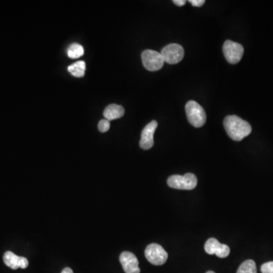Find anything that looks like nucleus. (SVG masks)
Returning <instances> with one entry per match:
<instances>
[{
    "label": "nucleus",
    "mask_w": 273,
    "mask_h": 273,
    "mask_svg": "<svg viewBox=\"0 0 273 273\" xmlns=\"http://www.w3.org/2000/svg\"><path fill=\"white\" fill-rule=\"evenodd\" d=\"M224 127L228 136L235 142H241L252 131L250 124L237 115H228L225 117Z\"/></svg>",
    "instance_id": "obj_1"
},
{
    "label": "nucleus",
    "mask_w": 273,
    "mask_h": 273,
    "mask_svg": "<svg viewBox=\"0 0 273 273\" xmlns=\"http://www.w3.org/2000/svg\"><path fill=\"white\" fill-rule=\"evenodd\" d=\"M185 111L188 121L194 127H203L207 121V114L204 109L195 101H188L185 106Z\"/></svg>",
    "instance_id": "obj_2"
},
{
    "label": "nucleus",
    "mask_w": 273,
    "mask_h": 273,
    "mask_svg": "<svg viewBox=\"0 0 273 273\" xmlns=\"http://www.w3.org/2000/svg\"><path fill=\"white\" fill-rule=\"evenodd\" d=\"M167 184L170 188L179 190H193L197 187V179L192 173L185 176L174 175L168 179Z\"/></svg>",
    "instance_id": "obj_3"
},
{
    "label": "nucleus",
    "mask_w": 273,
    "mask_h": 273,
    "mask_svg": "<svg viewBox=\"0 0 273 273\" xmlns=\"http://www.w3.org/2000/svg\"><path fill=\"white\" fill-rule=\"evenodd\" d=\"M142 58L144 66L150 72L160 70L164 65L165 61L161 53L154 50H145L142 53Z\"/></svg>",
    "instance_id": "obj_4"
},
{
    "label": "nucleus",
    "mask_w": 273,
    "mask_h": 273,
    "mask_svg": "<svg viewBox=\"0 0 273 273\" xmlns=\"http://www.w3.org/2000/svg\"><path fill=\"white\" fill-rule=\"evenodd\" d=\"M222 50L225 59L231 64L238 63L242 59L244 51L241 44L231 41H226L224 43Z\"/></svg>",
    "instance_id": "obj_5"
},
{
    "label": "nucleus",
    "mask_w": 273,
    "mask_h": 273,
    "mask_svg": "<svg viewBox=\"0 0 273 273\" xmlns=\"http://www.w3.org/2000/svg\"><path fill=\"white\" fill-rule=\"evenodd\" d=\"M147 259L154 265H162L167 261L168 253L160 244H151L145 250Z\"/></svg>",
    "instance_id": "obj_6"
},
{
    "label": "nucleus",
    "mask_w": 273,
    "mask_h": 273,
    "mask_svg": "<svg viewBox=\"0 0 273 273\" xmlns=\"http://www.w3.org/2000/svg\"><path fill=\"white\" fill-rule=\"evenodd\" d=\"M161 55L165 62L175 65L179 63L183 59L185 56V50L183 47L179 44H171L166 46L162 50Z\"/></svg>",
    "instance_id": "obj_7"
},
{
    "label": "nucleus",
    "mask_w": 273,
    "mask_h": 273,
    "mask_svg": "<svg viewBox=\"0 0 273 273\" xmlns=\"http://www.w3.org/2000/svg\"><path fill=\"white\" fill-rule=\"evenodd\" d=\"M205 251L208 254H216L218 257L225 258L229 255L230 248L226 244H222L217 239H208L204 246Z\"/></svg>",
    "instance_id": "obj_8"
},
{
    "label": "nucleus",
    "mask_w": 273,
    "mask_h": 273,
    "mask_svg": "<svg viewBox=\"0 0 273 273\" xmlns=\"http://www.w3.org/2000/svg\"><path fill=\"white\" fill-rule=\"evenodd\" d=\"M120 262L125 273H140L139 259L133 253L122 252L120 255Z\"/></svg>",
    "instance_id": "obj_9"
},
{
    "label": "nucleus",
    "mask_w": 273,
    "mask_h": 273,
    "mask_svg": "<svg viewBox=\"0 0 273 273\" xmlns=\"http://www.w3.org/2000/svg\"><path fill=\"white\" fill-rule=\"evenodd\" d=\"M158 123L157 121H151L145 126L142 130V139L140 141V147L143 150H150L154 147V136L156 129L157 128Z\"/></svg>",
    "instance_id": "obj_10"
},
{
    "label": "nucleus",
    "mask_w": 273,
    "mask_h": 273,
    "mask_svg": "<svg viewBox=\"0 0 273 273\" xmlns=\"http://www.w3.org/2000/svg\"><path fill=\"white\" fill-rule=\"evenodd\" d=\"M4 261L6 265L12 269H18L19 268H26L29 265L26 258L17 256L11 251L6 252L4 256Z\"/></svg>",
    "instance_id": "obj_11"
},
{
    "label": "nucleus",
    "mask_w": 273,
    "mask_h": 273,
    "mask_svg": "<svg viewBox=\"0 0 273 273\" xmlns=\"http://www.w3.org/2000/svg\"><path fill=\"white\" fill-rule=\"evenodd\" d=\"M124 115V109L121 106L117 104L109 105L105 109L103 115L108 121H112L114 119H118L121 118Z\"/></svg>",
    "instance_id": "obj_12"
},
{
    "label": "nucleus",
    "mask_w": 273,
    "mask_h": 273,
    "mask_svg": "<svg viewBox=\"0 0 273 273\" xmlns=\"http://www.w3.org/2000/svg\"><path fill=\"white\" fill-rule=\"evenodd\" d=\"M86 64L84 61H78L68 67V71L76 78H82L85 75Z\"/></svg>",
    "instance_id": "obj_13"
},
{
    "label": "nucleus",
    "mask_w": 273,
    "mask_h": 273,
    "mask_svg": "<svg viewBox=\"0 0 273 273\" xmlns=\"http://www.w3.org/2000/svg\"><path fill=\"white\" fill-rule=\"evenodd\" d=\"M237 273H257L256 263L252 259H247L239 266Z\"/></svg>",
    "instance_id": "obj_14"
},
{
    "label": "nucleus",
    "mask_w": 273,
    "mask_h": 273,
    "mask_svg": "<svg viewBox=\"0 0 273 273\" xmlns=\"http://www.w3.org/2000/svg\"><path fill=\"white\" fill-rule=\"evenodd\" d=\"M68 56L71 59H78L84 55V50L82 46L78 44H72L68 49Z\"/></svg>",
    "instance_id": "obj_15"
},
{
    "label": "nucleus",
    "mask_w": 273,
    "mask_h": 273,
    "mask_svg": "<svg viewBox=\"0 0 273 273\" xmlns=\"http://www.w3.org/2000/svg\"><path fill=\"white\" fill-rule=\"evenodd\" d=\"M110 128V121H108L107 119H102L99 121V124H98V129L99 131L102 133L108 131Z\"/></svg>",
    "instance_id": "obj_16"
},
{
    "label": "nucleus",
    "mask_w": 273,
    "mask_h": 273,
    "mask_svg": "<svg viewBox=\"0 0 273 273\" xmlns=\"http://www.w3.org/2000/svg\"><path fill=\"white\" fill-rule=\"evenodd\" d=\"M261 271L262 273H273V261L262 264Z\"/></svg>",
    "instance_id": "obj_17"
},
{
    "label": "nucleus",
    "mask_w": 273,
    "mask_h": 273,
    "mask_svg": "<svg viewBox=\"0 0 273 273\" xmlns=\"http://www.w3.org/2000/svg\"><path fill=\"white\" fill-rule=\"evenodd\" d=\"M188 2L191 4V5L196 7H202L205 4L204 0H189Z\"/></svg>",
    "instance_id": "obj_18"
},
{
    "label": "nucleus",
    "mask_w": 273,
    "mask_h": 273,
    "mask_svg": "<svg viewBox=\"0 0 273 273\" xmlns=\"http://www.w3.org/2000/svg\"><path fill=\"white\" fill-rule=\"evenodd\" d=\"M173 3L178 7H182V6H185L187 2L185 0H174Z\"/></svg>",
    "instance_id": "obj_19"
},
{
    "label": "nucleus",
    "mask_w": 273,
    "mask_h": 273,
    "mask_svg": "<svg viewBox=\"0 0 273 273\" xmlns=\"http://www.w3.org/2000/svg\"><path fill=\"white\" fill-rule=\"evenodd\" d=\"M62 273H74V271H72V268L66 267V268H65L62 270Z\"/></svg>",
    "instance_id": "obj_20"
},
{
    "label": "nucleus",
    "mask_w": 273,
    "mask_h": 273,
    "mask_svg": "<svg viewBox=\"0 0 273 273\" xmlns=\"http://www.w3.org/2000/svg\"><path fill=\"white\" fill-rule=\"evenodd\" d=\"M206 273H216V272H214V271H207V272H206Z\"/></svg>",
    "instance_id": "obj_21"
}]
</instances>
